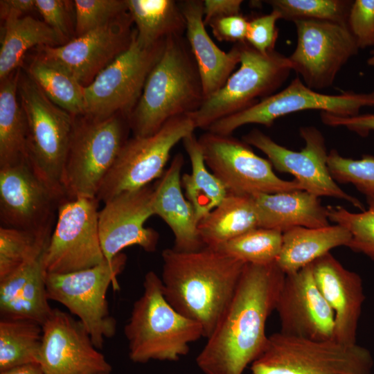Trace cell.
Masks as SVG:
<instances>
[{
	"label": "cell",
	"mask_w": 374,
	"mask_h": 374,
	"mask_svg": "<svg viewBox=\"0 0 374 374\" xmlns=\"http://www.w3.org/2000/svg\"><path fill=\"white\" fill-rule=\"evenodd\" d=\"M285 274L276 262L246 263L234 294L196 357L204 374H242L264 351L265 328Z\"/></svg>",
	"instance_id": "6da1fadb"
},
{
	"label": "cell",
	"mask_w": 374,
	"mask_h": 374,
	"mask_svg": "<svg viewBox=\"0 0 374 374\" xmlns=\"http://www.w3.org/2000/svg\"><path fill=\"white\" fill-rule=\"evenodd\" d=\"M163 294L181 315L198 322L208 338L229 305L245 262L206 247L181 252L161 253Z\"/></svg>",
	"instance_id": "7a4b0ae2"
},
{
	"label": "cell",
	"mask_w": 374,
	"mask_h": 374,
	"mask_svg": "<svg viewBox=\"0 0 374 374\" xmlns=\"http://www.w3.org/2000/svg\"><path fill=\"white\" fill-rule=\"evenodd\" d=\"M204 100L200 75L186 38L168 37L160 59L128 116L133 136L154 134L170 119L197 110Z\"/></svg>",
	"instance_id": "3957f363"
},
{
	"label": "cell",
	"mask_w": 374,
	"mask_h": 374,
	"mask_svg": "<svg viewBox=\"0 0 374 374\" xmlns=\"http://www.w3.org/2000/svg\"><path fill=\"white\" fill-rule=\"evenodd\" d=\"M143 289L124 326L129 357L140 364L177 361L188 353L190 343L204 337L203 328L168 303L161 278L154 271L145 275Z\"/></svg>",
	"instance_id": "277c9868"
},
{
	"label": "cell",
	"mask_w": 374,
	"mask_h": 374,
	"mask_svg": "<svg viewBox=\"0 0 374 374\" xmlns=\"http://www.w3.org/2000/svg\"><path fill=\"white\" fill-rule=\"evenodd\" d=\"M130 130L128 117H74L62 186L66 198H95Z\"/></svg>",
	"instance_id": "5b68a950"
},
{
	"label": "cell",
	"mask_w": 374,
	"mask_h": 374,
	"mask_svg": "<svg viewBox=\"0 0 374 374\" xmlns=\"http://www.w3.org/2000/svg\"><path fill=\"white\" fill-rule=\"evenodd\" d=\"M18 96L27 121L26 161L65 196L62 180L74 116L51 102L21 67Z\"/></svg>",
	"instance_id": "8992f818"
},
{
	"label": "cell",
	"mask_w": 374,
	"mask_h": 374,
	"mask_svg": "<svg viewBox=\"0 0 374 374\" xmlns=\"http://www.w3.org/2000/svg\"><path fill=\"white\" fill-rule=\"evenodd\" d=\"M371 352L357 344L269 336L262 354L251 364L252 374H372Z\"/></svg>",
	"instance_id": "52a82bcc"
},
{
	"label": "cell",
	"mask_w": 374,
	"mask_h": 374,
	"mask_svg": "<svg viewBox=\"0 0 374 374\" xmlns=\"http://www.w3.org/2000/svg\"><path fill=\"white\" fill-rule=\"evenodd\" d=\"M240 62L224 86L188 116L195 128L207 130L213 123L243 111L274 94L286 82L292 67L276 50L262 54L247 42L240 43Z\"/></svg>",
	"instance_id": "ba28073f"
},
{
	"label": "cell",
	"mask_w": 374,
	"mask_h": 374,
	"mask_svg": "<svg viewBox=\"0 0 374 374\" xmlns=\"http://www.w3.org/2000/svg\"><path fill=\"white\" fill-rule=\"evenodd\" d=\"M127 256L117 255L112 262L65 274L47 273L48 300L58 302L76 316L88 330L94 346L103 348L106 339L114 337L116 321L109 310L107 292L119 286L116 277L124 269Z\"/></svg>",
	"instance_id": "9c48e42d"
},
{
	"label": "cell",
	"mask_w": 374,
	"mask_h": 374,
	"mask_svg": "<svg viewBox=\"0 0 374 374\" xmlns=\"http://www.w3.org/2000/svg\"><path fill=\"white\" fill-rule=\"evenodd\" d=\"M195 129L188 116H181L170 119L150 136L127 139L96 198L105 203L121 193L141 189L160 178L173 147Z\"/></svg>",
	"instance_id": "30bf717a"
},
{
	"label": "cell",
	"mask_w": 374,
	"mask_h": 374,
	"mask_svg": "<svg viewBox=\"0 0 374 374\" xmlns=\"http://www.w3.org/2000/svg\"><path fill=\"white\" fill-rule=\"evenodd\" d=\"M364 107H374V91L325 94L309 88L296 76L283 89L243 111L217 121L206 130L231 135L236 129L247 124L271 127L279 118L301 111L320 110L348 117L359 114Z\"/></svg>",
	"instance_id": "8fae6325"
},
{
	"label": "cell",
	"mask_w": 374,
	"mask_h": 374,
	"mask_svg": "<svg viewBox=\"0 0 374 374\" xmlns=\"http://www.w3.org/2000/svg\"><path fill=\"white\" fill-rule=\"evenodd\" d=\"M136 37V33L130 48L84 87V116L105 119L121 114L128 117L135 107L166 41L144 48Z\"/></svg>",
	"instance_id": "7c38bea8"
},
{
	"label": "cell",
	"mask_w": 374,
	"mask_h": 374,
	"mask_svg": "<svg viewBox=\"0 0 374 374\" xmlns=\"http://www.w3.org/2000/svg\"><path fill=\"white\" fill-rule=\"evenodd\" d=\"M98 199L64 198L44 253L47 273L65 274L95 267L105 258L98 231Z\"/></svg>",
	"instance_id": "4fadbf2b"
},
{
	"label": "cell",
	"mask_w": 374,
	"mask_h": 374,
	"mask_svg": "<svg viewBox=\"0 0 374 374\" xmlns=\"http://www.w3.org/2000/svg\"><path fill=\"white\" fill-rule=\"evenodd\" d=\"M205 163L228 193L252 195L303 190L296 180H284L268 159L254 153L251 145L231 135L207 131L198 138Z\"/></svg>",
	"instance_id": "5bb4252c"
},
{
	"label": "cell",
	"mask_w": 374,
	"mask_h": 374,
	"mask_svg": "<svg viewBox=\"0 0 374 374\" xmlns=\"http://www.w3.org/2000/svg\"><path fill=\"white\" fill-rule=\"evenodd\" d=\"M293 23L296 45L287 57L292 71L313 90L330 87L340 70L359 50L347 23L310 19Z\"/></svg>",
	"instance_id": "9a60e30c"
},
{
	"label": "cell",
	"mask_w": 374,
	"mask_h": 374,
	"mask_svg": "<svg viewBox=\"0 0 374 374\" xmlns=\"http://www.w3.org/2000/svg\"><path fill=\"white\" fill-rule=\"evenodd\" d=\"M300 136L305 141L301 151L291 150L275 142L258 129L242 138L244 142L265 153L279 172L292 175L303 190L317 197L327 196L347 201L364 211L361 202L342 190L332 178L328 166L325 139L314 126H303Z\"/></svg>",
	"instance_id": "2e32d148"
},
{
	"label": "cell",
	"mask_w": 374,
	"mask_h": 374,
	"mask_svg": "<svg viewBox=\"0 0 374 374\" xmlns=\"http://www.w3.org/2000/svg\"><path fill=\"white\" fill-rule=\"evenodd\" d=\"M128 10L110 22L57 46L35 48L37 55L57 64L83 86L131 46L136 30Z\"/></svg>",
	"instance_id": "e0dca14e"
},
{
	"label": "cell",
	"mask_w": 374,
	"mask_h": 374,
	"mask_svg": "<svg viewBox=\"0 0 374 374\" xmlns=\"http://www.w3.org/2000/svg\"><path fill=\"white\" fill-rule=\"evenodd\" d=\"M66 197L51 188L27 161L0 168L1 226L30 231L53 229Z\"/></svg>",
	"instance_id": "ac0fdd59"
},
{
	"label": "cell",
	"mask_w": 374,
	"mask_h": 374,
	"mask_svg": "<svg viewBox=\"0 0 374 374\" xmlns=\"http://www.w3.org/2000/svg\"><path fill=\"white\" fill-rule=\"evenodd\" d=\"M39 364L44 374H98L112 367L78 319L53 308L43 324Z\"/></svg>",
	"instance_id": "d6986e66"
},
{
	"label": "cell",
	"mask_w": 374,
	"mask_h": 374,
	"mask_svg": "<svg viewBox=\"0 0 374 374\" xmlns=\"http://www.w3.org/2000/svg\"><path fill=\"white\" fill-rule=\"evenodd\" d=\"M280 332L315 340H335V313L320 292L310 264L285 274L276 309Z\"/></svg>",
	"instance_id": "ffe728a7"
},
{
	"label": "cell",
	"mask_w": 374,
	"mask_h": 374,
	"mask_svg": "<svg viewBox=\"0 0 374 374\" xmlns=\"http://www.w3.org/2000/svg\"><path fill=\"white\" fill-rule=\"evenodd\" d=\"M154 186L121 193L105 203L98 212V231L105 260L112 262L121 251L138 245L147 252H154L159 242V233L144 226L154 215L152 197Z\"/></svg>",
	"instance_id": "44dd1931"
},
{
	"label": "cell",
	"mask_w": 374,
	"mask_h": 374,
	"mask_svg": "<svg viewBox=\"0 0 374 374\" xmlns=\"http://www.w3.org/2000/svg\"><path fill=\"white\" fill-rule=\"evenodd\" d=\"M312 265L316 284L335 313V339L347 345L357 344V330L365 300L361 277L346 269L330 253Z\"/></svg>",
	"instance_id": "7402d4cb"
},
{
	"label": "cell",
	"mask_w": 374,
	"mask_h": 374,
	"mask_svg": "<svg viewBox=\"0 0 374 374\" xmlns=\"http://www.w3.org/2000/svg\"><path fill=\"white\" fill-rule=\"evenodd\" d=\"M179 3L186 20V38L199 70L206 100L224 86L240 64V43L227 52L221 50L206 31L204 1L184 0Z\"/></svg>",
	"instance_id": "603a6c76"
},
{
	"label": "cell",
	"mask_w": 374,
	"mask_h": 374,
	"mask_svg": "<svg viewBox=\"0 0 374 374\" xmlns=\"http://www.w3.org/2000/svg\"><path fill=\"white\" fill-rule=\"evenodd\" d=\"M184 163L177 153L154 186L152 210L170 228L173 249L181 252L200 250L206 246L198 231L195 211L181 190V172Z\"/></svg>",
	"instance_id": "cb8c5ba5"
},
{
	"label": "cell",
	"mask_w": 374,
	"mask_h": 374,
	"mask_svg": "<svg viewBox=\"0 0 374 374\" xmlns=\"http://www.w3.org/2000/svg\"><path fill=\"white\" fill-rule=\"evenodd\" d=\"M45 251L0 280L1 318L30 319L42 326L49 318L53 308L46 292Z\"/></svg>",
	"instance_id": "d4e9b609"
},
{
	"label": "cell",
	"mask_w": 374,
	"mask_h": 374,
	"mask_svg": "<svg viewBox=\"0 0 374 374\" xmlns=\"http://www.w3.org/2000/svg\"><path fill=\"white\" fill-rule=\"evenodd\" d=\"M258 226L284 233L292 228H317L330 225L327 206L320 197L304 190L251 195Z\"/></svg>",
	"instance_id": "484cf974"
},
{
	"label": "cell",
	"mask_w": 374,
	"mask_h": 374,
	"mask_svg": "<svg viewBox=\"0 0 374 374\" xmlns=\"http://www.w3.org/2000/svg\"><path fill=\"white\" fill-rule=\"evenodd\" d=\"M1 19L4 26L0 48V80L21 67L25 55L30 48L66 44L43 20L31 15L9 11Z\"/></svg>",
	"instance_id": "4316f807"
},
{
	"label": "cell",
	"mask_w": 374,
	"mask_h": 374,
	"mask_svg": "<svg viewBox=\"0 0 374 374\" xmlns=\"http://www.w3.org/2000/svg\"><path fill=\"white\" fill-rule=\"evenodd\" d=\"M350 240L349 231L339 224L294 227L283 233L282 247L276 262L285 274H293L334 248L348 247Z\"/></svg>",
	"instance_id": "83f0119b"
},
{
	"label": "cell",
	"mask_w": 374,
	"mask_h": 374,
	"mask_svg": "<svg viewBox=\"0 0 374 374\" xmlns=\"http://www.w3.org/2000/svg\"><path fill=\"white\" fill-rule=\"evenodd\" d=\"M258 227V218L251 195L229 193L197 225L204 245L213 249Z\"/></svg>",
	"instance_id": "f1b7e54d"
},
{
	"label": "cell",
	"mask_w": 374,
	"mask_h": 374,
	"mask_svg": "<svg viewBox=\"0 0 374 374\" xmlns=\"http://www.w3.org/2000/svg\"><path fill=\"white\" fill-rule=\"evenodd\" d=\"M20 71L0 80V168L26 161L27 121L18 96Z\"/></svg>",
	"instance_id": "f546056e"
},
{
	"label": "cell",
	"mask_w": 374,
	"mask_h": 374,
	"mask_svg": "<svg viewBox=\"0 0 374 374\" xmlns=\"http://www.w3.org/2000/svg\"><path fill=\"white\" fill-rule=\"evenodd\" d=\"M136 25V40L150 48L172 36L184 35L186 20L179 1L175 0H126Z\"/></svg>",
	"instance_id": "4dcf8cb0"
},
{
	"label": "cell",
	"mask_w": 374,
	"mask_h": 374,
	"mask_svg": "<svg viewBox=\"0 0 374 374\" xmlns=\"http://www.w3.org/2000/svg\"><path fill=\"white\" fill-rule=\"evenodd\" d=\"M182 142L190 161L191 172L183 175L181 186L199 222L221 203L228 191L221 181L208 171L195 134H189Z\"/></svg>",
	"instance_id": "1f68e13d"
},
{
	"label": "cell",
	"mask_w": 374,
	"mask_h": 374,
	"mask_svg": "<svg viewBox=\"0 0 374 374\" xmlns=\"http://www.w3.org/2000/svg\"><path fill=\"white\" fill-rule=\"evenodd\" d=\"M21 68L57 106L74 117L84 115V87L69 71L36 54Z\"/></svg>",
	"instance_id": "d6a6232c"
},
{
	"label": "cell",
	"mask_w": 374,
	"mask_h": 374,
	"mask_svg": "<svg viewBox=\"0 0 374 374\" xmlns=\"http://www.w3.org/2000/svg\"><path fill=\"white\" fill-rule=\"evenodd\" d=\"M43 327L26 319H0V372L39 364Z\"/></svg>",
	"instance_id": "836d02e7"
},
{
	"label": "cell",
	"mask_w": 374,
	"mask_h": 374,
	"mask_svg": "<svg viewBox=\"0 0 374 374\" xmlns=\"http://www.w3.org/2000/svg\"><path fill=\"white\" fill-rule=\"evenodd\" d=\"M53 229L30 231L0 226V280L43 253Z\"/></svg>",
	"instance_id": "e575fe53"
},
{
	"label": "cell",
	"mask_w": 374,
	"mask_h": 374,
	"mask_svg": "<svg viewBox=\"0 0 374 374\" xmlns=\"http://www.w3.org/2000/svg\"><path fill=\"white\" fill-rule=\"evenodd\" d=\"M282 244L283 233L258 227L215 249L245 263L267 265L276 262Z\"/></svg>",
	"instance_id": "d590c367"
},
{
	"label": "cell",
	"mask_w": 374,
	"mask_h": 374,
	"mask_svg": "<svg viewBox=\"0 0 374 374\" xmlns=\"http://www.w3.org/2000/svg\"><path fill=\"white\" fill-rule=\"evenodd\" d=\"M265 2L278 13L280 19L292 22L310 19L347 23L353 1L268 0Z\"/></svg>",
	"instance_id": "8d00e7d4"
},
{
	"label": "cell",
	"mask_w": 374,
	"mask_h": 374,
	"mask_svg": "<svg viewBox=\"0 0 374 374\" xmlns=\"http://www.w3.org/2000/svg\"><path fill=\"white\" fill-rule=\"evenodd\" d=\"M368 208L352 213L341 206H328L330 221L345 227L351 234L348 247L374 260V197H366Z\"/></svg>",
	"instance_id": "74e56055"
},
{
	"label": "cell",
	"mask_w": 374,
	"mask_h": 374,
	"mask_svg": "<svg viewBox=\"0 0 374 374\" xmlns=\"http://www.w3.org/2000/svg\"><path fill=\"white\" fill-rule=\"evenodd\" d=\"M328 166L336 182L352 184L366 197H374V156L353 159L333 149L328 152Z\"/></svg>",
	"instance_id": "f35d334b"
},
{
	"label": "cell",
	"mask_w": 374,
	"mask_h": 374,
	"mask_svg": "<svg viewBox=\"0 0 374 374\" xmlns=\"http://www.w3.org/2000/svg\"><path fill=\"white\" fill-rule=\"evenodd\" d=\"M75 37L107 24L127 11L126 0H75Z\"/></svg>",
	"instance_id": "ab89813d"
},
{
	"label": "cell",
	"mask_w": 374,
	"mask_h": 374,
	"mask_svg": "<svg viewBox=\"0 0 374 374\" xmlns=\"http://www.w3.org/2000/svg\"><path fill=\"white\" fill-rule=\"evenodd\" d=\"M37 11L43 21L53 29L67 43L75 37V12L73 1L35 0Z\"/></svg>",
	"instance_id": "60d3db41"
},
{
	"label": "cell",
	"mask_w": 374,
	"mask_h": 374,
	"mask_svg": "<svg viewBox=\"0 0 374 374\" xmlns=\"http://www.w3.org/2000/svg\"><path fill=\"white\" fill-rule=\"evenodd\" d=\"M347 24L359 49L374 47V0L353 1Z\"/></svg>",
	"instance_id": "b9f144b4"
},
{
	"label": "cell",
	"mask_w": 374,
	"mask_h": 374,
	"mask_svg": "<svg viewBox=\"0 0 374 374\" xmlns=\"http://www.w3.org/2000/svg\"><path fill=\"white\" fill-rule=\"evenodd\" d=\"M279 19L280 15L274 10L249 19L246 42L262 54L274 51L278 37L276 22Z\"/></svg>",
	"instance_id": "7bdbcfd3"
},
{
	"label": "cell",
	"mask_w": 374,
	"mask_h": 374,
	"mask_svg": "<svg viewBox=\"0 0 374 374\" xmlns=\"http://www.w3.org/2000/svg\"><path fill=\"white\" fill-rule=\"evenodd\" d=\"M249 20L240 13L213 19L207 26L218 41L235 44L246 42Z\"/></svg>",
	"instance_id": "ee69618b"
},
{
	"label": "cell",
	"mask_w": 374,
	"mask_h": 374,
	"mask_svg": "<svg viewBox=\"0 0 374 374\" xmlns=\"http://www.w3.org/2000/svg\"><path fill=\"white\" fill-rule=\"evenodd\" d=\"M323 124L330 127H344L361 136H366L374 131V113L359 114L353 116L343 117L326 112H321Z\"/></svg>",
	"instance_id": "f6af8a7d"
},
{
	"label": "cell",
	"mask_w": 374,
	"mask_h": 374,
	"mask_svg": "<svg viewBox=\"0 0 374 374\" xmlns=\"http://www.w3.org/2000/svg\"><path fill=\"white\" fill-rule=\"evenodd\" d=\"M242 0H204V22L205 26L215 19L241 13Z\"/></svg>",
	"instance_id": "bcb514c9"
},
{
	"label": "cell",
	"mask_w": 374,
	"mask_h": 374,
	"mask_svg": "<svg viewBox=\"0 0 374 374\" xmlns=\"http://www.w3.org/2000/svg\"><path fill=\"white\" fill-rule=\"evenodd\" d=\"M37 10L35 0H1L0 15L3 16L9 11H15L22 15Z\"/></svg>",
	"instance_id": "7dc6e473"
},
{
	"label": "cell",
	"mask_w": 374,
	"mask_h": 374,
	"mask_svg": "<svg viewBox=\"0 0 374 374\" xmlns=\"http://www.w3.org/2000/svg\"><path fill=\"white\" fill-rule=\"evenodd\" d=\"M0 374H44V373L40 365L37 363H35L1 371Z\"/></svg>",
	"instance_id": "c3c4849f"
},
{
	"label": "cell",
	"mask_w": 374,
	"mask_h": 374,
	"mask_svg": "<svg viewBox=\"0 0 374 374\" xmlns=\"http://www.w3.org/2000/svg\"><path fill=\"white\" fill-rule=\"evenodd\" d=\"M367 64L371 66H374V48L371 52V55L367 60Z\"/></svg>",
	"instance_id": "681fc988"
},
{
	"label": "cell",
	"mask_w": 374,
	"mask_h": 374,
	"mask_svg": "<svg viewBox=\"0 0 374 374\" xmlns=\"http://www.w3.org/2000/svg\"><path fill=\"white\" fill-rule=\"evenodd\" d=\"M98 374H112V373H98Z\"/></svg>",
	"instance_id": "f907efd6"
}]
</instances>
